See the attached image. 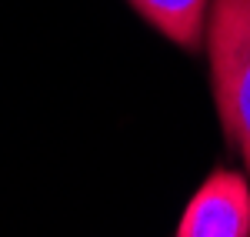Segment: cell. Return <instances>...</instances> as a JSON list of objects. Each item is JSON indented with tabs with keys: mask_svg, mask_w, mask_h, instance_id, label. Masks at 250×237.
Wrapping results in <instances>:
<instances>
[{
	"mask_svg": "<svg viewBox=\"0 0 250 237\" xmlns=\"http://www.w3.org/2000/svg\"><path fill=\"white\" fill-rule=\"evenodd\" d=\"M204 30L217 114L250 174V0H210Z\"/></svg>",
	"mask_w": 250,
	"mask_h": 237,
	"instance_id": "1",
	"label": "cell"
},
{
	"mask_svg": "<svg viewBox=\"0 0 250 237\" xmlns=\"http://www.w3.org/2000/svg\"><path fill=\"white\" fill-rule=\"evenodd\" d=\"M177 237H250V187L233 171H213L180 217Z\"/></svg>",
	"mask_w": 250,
	"mask_h": 237,
	"instance_id": "2",
	"label": "cell"
},
{
	"mask_svg": "<svg viewBox=\"0 0 250 237\" xmlns=\"http://www.w3.org/2000/svg\"><path fill=\"white\" fill-rule=\"evenodd\" d=\"M130 7L177 47H200L210 0H130Z\"/></svg>",
	"mask_w": 250,
	"mask_h": 237,
	"instance_id": "3",
	"label": "cell"
}]
</instances>
